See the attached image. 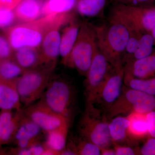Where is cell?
<instances>
[{
    "instance_id": "obj_1",
    "label": "cell",
    "mask_w": 155,
    "mask_h": 155,
    "mask_svg": "<svg viewBox=\"0 0 155 155\" xmlns=\"http://www.w3.org/2000/svg\"><path fill=\"white\" fill-rule=\"evenodd\" d=\"M72 14L43 16L31 22L14 24L3 33L14 51L26 47L39 48L48 31L55 25H67L73 17Z\"/></svg>"
},
{
    "instance_id": "obj_2",
    "label": "cell",
    "mask_w": 155,
    "mask_h": 155,
    "mask_svg": "<svg viewBox=\"0 0 155 155\" xmlns=\"http://www.w3.org/2000/svg\"><path fill=\"white\" fill-rule=\"evenodd\" d=\"M98 48L113 67L123 64L122 57L129 39L130 30L125 23L114 17L96 26Z\"/></svg>"
},
{
    "instance_id": "obj_3",
    "label": "cell",
    "mask_w": 155,
    "mask_h": 155,
    "mask_svg": "<svg viewBox=\"0 0 155 155\" xmlns=\"http://www.w3.org/2000/svg\"><path fill=\"white\" fill-rule=\"evenodd\" d=\"M107 114L94 104H86L78 126V135L97 145L101 149L113 145Z\"/></svg>"
},
{
    "instance_id": "obj_4",
    "label": "cell",
    "mask_w": 155,
    "mask_h": 155,
    "mask_svg": "<svg viewBox=\"0 0 155 155\" xmlns=\"http://www.w3.org/2000/svg\"><path fill=\"white\" fill-rule=\"evenodd\" d=\"M56 64H45L26 71L17 79V90L24 108L41 98L54 76Z\"/></svg>"
},
{
    "instance_id": "obj_5",
    "label": "cell",
    "mask_w": 155,
    "mask_h": 155,
    "mask_svg": "<svg viewBox=\"0 0 155 155\" xmlns=\"http://www.w3.org/2000/svg\"><path fill=\"white\" fill-rule=\"evenodd\" d=\"M97 47L95 26L87 21L81 22L67 67L75 68L85 77Z\"/></svg>"
},
{
    "instance_id": "obj_6",
    "label": "cell",
    "mask_w": 155,
    "mask_h": 155,
    "mask_svg": "<svg viewBox=\"0 0 155 155\" xmlns=\"http://www.w3.org/2000/svg\"><path fill=\"white\" fill-rule=\"evenodd\" d=\"M41 100L50 109L72 122L75 94L74 89L69 81L54 75Z\"/></svg>"
},
{
    "instance_id": "obj_7",
    "label": "cell",
    "mask_w": 155,
    "mask_h": 155,
    "mask_svg": "<svg viewBox=\"0 0 155 155\" xmlns=\"http://www.w3.org/2000/svg\"><path fill=\"white\" fill-rule=\"evenodd\" d=\"M155 111V96L123 85L122 92L107 112L110 120L132 113L147 114Z\"/></svg>"
},
{
    "instance_id": "obj_8",
    "label": "cell",
    "mask_w": 155,
    "mask_h": 155,
    "mask_svg": "<svg viewBox=\"0 0 155 155\" xmlns=\"http://www.w3.org/2000/svg\"><path fill=\"white\" fill-rule=\"evenodd\" d=\"M110 17L142 33L151 32L155 28V7L153 5L130 6L114 4Z\"/></svg>"
},
{
    "instance_id": "obj_9",
    "label": "cell",
    "mask_w": 155,
    "mask_h": 155,
    "mask_svg": "<svg viewBox=\"0 0 155 155\" xmlns=\"http://www.w3.org/2000/svg\"><path fill=\"white\" fill-rule=\"evenodd\" d=\"M124 74L123 64L112 67L97 92L93 104L106 114L121 94Z\"/></svg>"
},
{
    "instance_id": "obj_10",
    "label": "cell",
    "mask_w": 155,
    "mask_h": 155,
    "mask_svg": "<svg viewBox=\"0 0 155 155\" xmlns=\"http://www.w3.org/2000/svg\"><path fill=\"white\" fill-rule=\"evenodd\" d=\"M112 67L97 46L84 81L86 104H93L97 92Z\"/></svg>"
},
{
    "instance_id": "obj_11",
    "label": "cell",
    "mask_w": 155,
    "mask_h": 155,
    "mask_svg": "<svg viewBox=\"0 0 155 155\" xmlns=\"http://www.w3.org/2000/svg\"><path fill=\"white\" fill-rule=\"evenodd\" d=\"M23 113L40 127L42 130L48 132L67 125L71 121L57 114L42 100L33 103L23 109Z\"/></svg>"
},
{
    "instance_id": "obj_12",
    "label": "cell",
    "mask_w": 155,
    "mask_h": 155,
    "mask_svg": "<svg viewBox=\"0 0 155 155\" xmlns=\"http://www.w3.org/2000/svg\"><path fill=\"white\" fill-rule=\"evenodd\" d=\"M64 25L59 24L51 28L45 35L39 49L43 64L57 63L60 55L61 35L60 29Z\"/></svg>"
},
{
    "instance_id": "obj_13",
    "label": "cell",
    "mask_w": 155,
    "mask_h": 155,
    "mask_svg": "<svg viewBox=\"0 0 155 155\" xmlns=\"http://www.w3.org/2000/svg\"><path fill=\"white\" fill-rule=\"evenodd\" d=\"M23 115V109L0 111V149L13 141Z\"/></svg>"
},
{
    "instance_id": "obj_14",
    "label": "cell",
    "mask_w": 155,
    "mask_h": 155,
    "mask_svg": "<svg viewBox=\"0 0 155 155\" xmlns=\"http://www.w3.org/2000/svg\"><path fill=\"white\" fill-rule=\"evenodd\" d=\"M125 76L138 79L155 76V51L150 55L126 63L124 65Z\"/></svg>"
},
{
    "instance_id": "obj_15",
    "label": "cell",
    "mask_w": 155,
    "mask_h": 155,
    "mask_svg": "<svg viewBox=\"0 0 155 155\" xmlns=\"http://www.w3.org/2000/svg\"><path fill=\"white\" fill-rule=\"evenodd\" d=\"M130 122L127 116L120 115L113 117L109 122V130L112 143L135 147L137 143L129 135Z\"/></svg>"
},
{
    "instance_id": "obj_16",
    "label": "cell",
    "mask_w": 155,
    "mask_h": 155,
    "mask_svg": "<svg viewBox=\"0 0 155 155\" xmlns=\"http://www.w3.org/2000/svg\"><path fill=\"white\" fill-rule=\"evenodd\" d=\"M17 80L0 79V110H19L22 109L17 90Z\"/></svg>"
},
{
    "instance_id": "obj_17",
    "label": "cell",
    "mask_w": 155,
    "mask_h": 155,
    "mask_svg": "<svg viewBox=\"0 0 155 155\" xmlns=\"http://www.w3.org/2000/svg\"><path fill=\"white\" fill-rule=\"evenodd\" d=\"M81 23L72 17L61 35L60 55L65 66H67L69 56L77 39Z\"/></svg>"
},
{
    "instance_id": "obj_18",
    "label": "cell",
    "mask_w": 155,
    "mask_h": 155,
    "mask_svg": "<svg viewBox=\"0 0 155 155\" xmlns=\"http://www.w3.org/2000/svg\"><path fill=\"white\" fill-rule=\"evenodd\" d=\"M42 3L41 0H21L14 9L17 21L30 22L42 17Z\"/></svg>"
},
{
    "instance_id": "obj_19",
    "label": "cell",
    "mask_w": 155,
    "mask_h": 155,
    "mask_svg": "<svg viewBox=\"0 0 155 155\" xmlns=\"http://www.w3.org/2000/svg\"><path fill=\"white\" fill-rule=\"evenodd\" d=\"M14 58L25 71L44 65L39 48H20L14 51Z\"/></svg>"
},
{
    "instance_id": "obj_20",
    "label": "cell",
    "mask_w": 155,
    "mask_h": 155,
    "mask_svg": "<svg viewBox=\"0 0 155 155\" xmlns=\"http://www.w3.org/2000/svg\"><path fill=\"white\" fill-rule=\"evenodd\" d=\"M146 114L132 113L127 115L130 124L128 128L129 135L136 143L146 139L149 137L147 123Z\"/></svg>"
},
{
    "instance_id": "obj_21",
    "label": "cell",
    "mask_w": 155,
    "mask_h": 155,
    "mask_svg": "<svg viewBox=\"0 0 155 155\" xmlns=\"http://www.w3.org/2000/svg\"><path fill=\"white\" fill-rule=\"evenodd\" d=\"M66 147L74 155H101L99 147L78 135L70 136Z\"/></svg>"
},
{
    "instance_id": "obj_22",
    "label": "cell",
    "mask_w": 155,
    "mask_h": 155,
    "mask_svg": "<svg viewBox=\"0 0 155 155\" xmlns=\"http://www.w3.org/2000/svg\"><path fill=\"white\" fill-rule=\"evenodd\" d=\"M78 0H44L42 6L43 16L69 14L76 8Z\"/></svg>"
},
{
    "instance_id": "obj_23",
    "label": "cell",
    "mask_w": 155,
    "mask_h": 155,
    "mask_svg": "<svg viewBox=\"0 0 155 155\" xmlns=\"http://www.w3.org/2000/svg\"><path fill=\"white\" fill-rule=\"evenodd\" d=\"M41 130L36 123L23 113L13 141L15 143L22 140L40 138V134Z\"/></svg>"
},
{
    "instance_id": "obj_24",
    "label": "cell",
    "mask_w": 155,
    "mask_h": 155,
    "mask_svg": "<svg viewBox=\"0 0 155 155\" xmlns=\"http://www.w3.org/2000/svg\"><path fill=\"white\" fill-rule=\"evenodd\" d=\"M69 126L70 125H67L47 133L45 144L57 155L61 154L67 146Z\"/></svg>"
},
{
    "instance_id": "obj_25",
    "label": "cell",
    "mask_w": 155,
    "mask_h": 155,
    "mask_svg": "<svg viewBox=\"0 0 155 155\" xmlns=\"http://www.w3.org/2000/svg\"><path fill=\"white\" fill-rule=\"evenodd\" d=\"M106 0H78L76 11L83 17L97 16L103 11Z\"/></svg>"
},
{
    "instance_id": "obj_26",
    "label": "cell",
    "mask_w": 155,
    "mask_h": 155,
    "mask_svg": "<svg viewBox=\"0 0 155 155\" xmlns=\"http://www.w3.org/2000/svg\"><path fill=\"white\" fill-rule=\"evenodd\" d=\"M25 72L14 58L0 61V79L17 80Z\"/></svg>"
},
{
    "instance_id": "obj_27",
    "label": "cell",
    "mask_w": 155,
    "mask_h": 155,
    "mask_svg": "<svg viewBox=\"0 0 155 155\" xmlns=\"http://www.w3.org/2000/svg\"><path fill=\"white\" fill-rule=\"evenodd\" d=\"M154 45V39L151 32L142 33L137 48L130 60L126 63L150 55L154 51L153 50Z\"/></svg>"
},
{
    "instance_id": "obj_28",
    "label": "cell",
    "mask_w": 155,
    "mask_h": 155,
    "mask_svg": "<svg viewBox=\"0 0 155 155\" xmlns=\"http://www.w3.org/2000/svg\"><path fill=\"white\" fill-rule=\"evenodd\" d=\"M124 84L155 96V76L147 79H138L124 75Z\"/></svg>"
},
{
    "instance_id": "obj_29",
    "label": "cell",
    "mask_w": 155,
    "mask_h": 155,
    "mask_svg": "<svg viewBox=\"0 0 155 155\" xmlns=\"http://www.w3.org/2000/svg\"><path fill=\"white\" fill-rule=\"evenodd\" d=\"M128 28L130 30V35L123 53L122 59V63L124 66L129 61L135 52L138 46L140 38L142 33L133 28L129 27Z\"/></svg>"
},
{
    "instance_id": "obj_30",
    "label": "cell",
    "mask_w": 155,
    "mask_h": 155,
    "mask_svg": "<svg viewBox=\"0 0 155 155\" xmlns=\"http://www.w3.org/2000/svg\"><path fill=\"white\" fill-rule=\"evenodd\" d=\"M17 21L14 10L0 9V29L9 28Z\"/></svg>"
},
{
    "instance_id": "obj_31",
    "label": "cell",
    "mask_w": 155,
    "mask_h": 155,
    "mask_svg": "<svg viewBox=\"0 0 155 155\" xmlns=\"http://www.w3.org/2000/svg\"><path fill=\"white\" fill-rule=\"evenodd\" d=\"M14 52L5 35L0 32V61L14 58Z\"/></svg>"
},
{
    "instance_id": "obj_32",
    "label": "cell",
    "mask_w": 155,
    "mask_h": 155,
    "mask_svg": "<svg viewBox=\"0 0 155 155\" xmlns=\"http://www.w3.org/2000/svg\"><path fill=\"white\" fill-rule=\"evenodd\" d=\"M137 155H155V137H147L142 145L138 147Z\"/></svg>"
},
{
    "instance_id": "obj_33",
    "label": "cell",
    "mask_w": 155,
    "mask_h": 155,
    "mask_svg": "<svg viewBox=\"0 0 155 155\" xmlns=\"http://www.w3.org/2000/svg\"><path fill=\"white\" fill-rule=\"evenodd\" d=\"M114 4L130 6H152L155 0H110Z\"/></svg>"
},
{
    "instance_id": "obj_34",
    "label": "cell",
    "mask_w": 155,
    "mask_h": 155,
    "mask_svg": "<svg viewBox=\"0 0 155 155\" xmlns=\"http://www.w3.org/2000/svg\"><path fill=\"white\" fill-rule=\"evenodd\" d=\"M116 155H137L138 147L113 144Z\"/></svg>"
},
{
    "instance_id": "obj_35",
    "label": "cell",
    "mask_w": 155,
    "mask_h": 155,
    "mask_svg": "<svg viewBox=\"0 0 155 155\" xmlns=\"http://www.w3.org/2000/svg\"><path fill=\"white\" fill-rule=\"evenodd\" d=\"M146 117L149 137H155V111L146 114Z\"/></svg>"
},
{
    "instance_id": "obj_36",
    "label": "cell",
    "mask_w": 155,
    "mask_h": 155,
    "mask_svg": "<svg viewBox=\"0 0 155 155\" xmlns=\"http://www.w3.org/2000/svg\"><path fill=\"white\" fill-rule=\"evenodd\" d=\"M21 0H0V9L14 10Z\"/></svg>"
},
{
    "instance_id": "obj_37",
    "label": "cell",
    "mask_w": 155,
    "mask_h": 155,
    "mask_svg": "<svg viewBox=\"0 0 155 155\" xmlns=\"http://www.w3.org/2000/svg\"><path fill=\"white\" fill-rule=\"evenodd\" d=\"M101 150V155H116L114 148L109 147Z\"/></svg>"
},
{
    "instance_id": "obj_38",
    "label": "cell",
    "mask_w": 155,
    "mask_h": 155,
    "mask_svg": "<svg viewBox=\"0 0 155 155\" xmlns=\"http://www.w3.org/2000/svg\"><path fill=\"white\" fill-rule=\"evenodd\" d=\"M151 33L154 39L155 43V28L152 31H151Z\"/></svg>"
},
{
    "instance_id": "obj_39",
    "label": "cell",
    "mask_w": 155,
    "mask_h": 155,
    "mask_svg": "<svg viewBox=\"0 0 155 155\" xmlns=\"http://www.w3.org/2000/svg\"><path fill=\"white\" fill-rule=\"evenodd\" d=\"M41 1H42V2H43L44 0H41Z\"/></svg>"
},
{
    "instance_id": "obj_40",
    "label": "cell",
    "mask_w": 155,
    "mask_h": 155,
    "mask_svg": "<svg viewBox=\"0 0 155 155\" xmlns=\"http://www.w3.org/2000/svg\"><path fill=\"white\" fill-rule=\"evenodd\" d=\"M0 111H1V110H0Z\"/></svg>"
}]
</instances>
